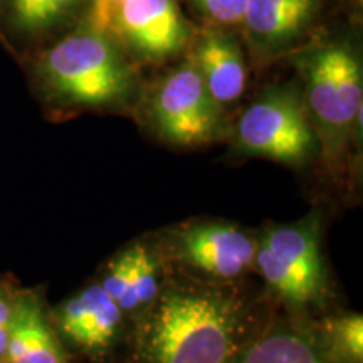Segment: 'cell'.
<instances>
[{
	"label": "cell",
	"instance_id": "obj_1",
	"mask_svg": "<svg viewBox=\"0 0 363 363\" xmlns=\"http://www.w3.org/2000/svg\"><path fill=\"white\" fill-rule=\"evenodd\" d=\"M145 311L140 363H238L247 345L249 308L233 289L179 283Z\"/></svg>",
	"mask_w": 363,
	"mask_h": 363
},
{
	"label": "cell",
	"instance_id": "obj_2",
	"mask_svg": "<svg viewBox=\"0 0 363 363\" xmlns=\"http://www.w3.org/2000/svg\"><path fill=\"white\" fill-rule=\"evenodd\" d=\"M30 71L45 103L56 108L116 106L136 86L120 43L83 24L39 48Z\"/></svg>",
	"mask_w": 363,
	"mask_h": 363
},
{
	"label": "cell",
	"instance_id": "obj_3",
	"mask_svg": "<svg viewBox=\"0 0 363 363\" xmlns=\"http://www.w3.org/2000/svg\"><path fill=\"white\" fill-rule=\"evenodd\" d=\"M306 79V110L325 143L337 148L362 128V66L355 49L338 40L308 51L299 61Z\"/></svg>",
	"mask_w": 363,
	"mask_h": 363
},
{
	"label": "cell",
	"instance_id": "obj_4",
	"mask_svg": "<svg viewBox=\"0 0 363 363\" xmlns=\"http://www.w3.org/2000/svg\"><path fill=\"white\" fill-rule=\"evenodd\" d=\"M315 128L305 103L294 91L272 89L240 116L238 147L247 155L299 167L313 155Z\"/></svg>",
	"mask_w": 363,
	"mask_h": 363
},
{
	"label": "cell",
	"instance_id": "obj_5",
	"mask_svg": "<svg viewBox=\"0 0 363 363\" xmlns=\"http://www.w3.org/2000/svg\"><path fill=\"white\" fill-rule=\"evenodd\" d=\"M254 264L279 296L294 305L316 301L323 291V257L318 239V220L274 225L256 247Z\"/></svg>",
	"mask_w": 363,
	"mask_h": 363
},
{
	"label": "cell",
	"instance_id": "obj_6",
	"mask_svg": "<svg viewBox=\"0 0 363 363\" xmlns=\"http://www.w3.org/2000/svg\"><path fill=\"white\" fill-rule=\"evenodd\" d=\"M220 110L190 61L165 76L152 98L157 131L179 147H197L216 140L222 128Z\"/></svg>",
	"mask_w": 363,
	"mask_h": 363
},
{
	"label": "cell",
	"instance_id": "obj_7",
	"mask_svg": "<svg viewBox=\"0 0 363 363\" xmlns=\"http://www.w3.org/2000/svg\"><path fill=\"white\" fill-rule=\"evenodd\" d=\"M111 35L121 48L148 61L174 56L189 43L190 27L175 0H126Z\"/></svg>",
	"mask_w": 363,
	"mask_h": 363
},
{
	"label": "cell",
	"instance_id": "obj_8",
	"mask_svg": "<svg viewBox=\"0 0 363 363\" xmlns=\"http://www.w3.org/2000/svg\"><path fill=\"white\" fill-rule=\"evenodd\" d=\"M257 242L225 222H201L175 235V252L194 269L214 279H234L254 264Z\"/></svg>",
	"mask_w": 363,
	"mask_h": 363
},
{
	"label": "cell",
	"instance_id": "obj_9",
	"mask_svg": "<svg viewBox=\"0 0 363 363\" xmlns=\"http://www.w3.org/2000/svg\"><path fill=\"white\" fill-rule=\"evenodd\" d=\"M325 0H247L240 27L256 52L276 56L311 33Z\"/></svg>",
	"mask_w": 363,
	"mask_h": 363
},
{
	"label": "cell",
	"instance_id": "obj_10",
	"mask_svg": "<svg viewBox=\"0 0 363 363\" xmlns=\"http://www.w3.org/2000/svg\"><path fill=\"white\" fill-rule=\"evenodd\" d=\"M89 0H0V30L24 48H43L81 24Z\"/></svg>",
	"mask_w": 363,
	"mask_h": 363
},
{
	"label": "cell",
	"instance_id": "obj_11",
	"mask_svg": "<svg viewBox=\"0 0 363 363\" xmlns=\"http://www.w3.org/2000/svg\"><path fill=\"white\" fill-rule=\"evenodd\" d=\"M56 325L72 345L89 353L106 350L120 331L123 311L101 284H91L56 310Z\"/></svg>",
	"mask_w": 363,
	"mask_h": 363
},
{
	"label": "cell",
	"instance_id": "obj_12",
	"mask_svg": "<svg viewBox=\"0 0 363 363\" xmlns=\"http://www.w3.org/2000/svg\"><path fill=\"white\" fill-rule=\"evenodd\" d=\"M0 363H67L38 293L17 291L11 333Z\"/></svg>",
	"mask_w": 363,
	"mask_h": 363
},
{
	"label": "cell",
	"instance_id": "obj_13",
	"mask_svg": "<svg viewBox=\"0 0 363 363\" xmlns=\"http://www.w3.org/2000/svg\"><path fill=\"white\" fill-rule=\"evenodd\" d=\"M190 62L219 106L233 104L246 88V62L233 34L212 29L199 35Z\"/></svg>",
	"mask_w": 363,
	"mask_h": 363
},
{
	"label": "cell",
	"instance_id": "obj_14",
	"mask_svg": "<svg viewBox=\"0 0 363 363\" xmlns=\"http://www.w3.org/2000/svg\"><path fill=\"white\" fill-rule=\"evenodd\" d=\"M238 363H331V360L308 335L296 330H278L247 343Z\"/></svg>",
	"mask_w": 363,
	"mask_h": 363
},
{
	"label": "cell",
	"instance_id": "obj_15",
	"mask_svg": "<svg viewBox=\"0 0 363 363\" xmlns=\"http://www.w3.org/2000/svg\"><path fill=\"white\" fill-rule=\"evenodd\" d=\"M99 284L121 311H138L133 289V247L126 249L111 262Z\"/></svg>",
	"mask_w": 363,
	"mask_h": 363
},
{
	"label": "cell",
	"instance_id": "obj_16",
	"mask_svg": "<svg viewBox=\"0 0 363 363\" xmlns=\"http://www.w3.org/2000/svg\"><path fill=\"white\" fill-rule=\"evenodd\" d=\"M330 357L345 363H362L363 358V318L347 315L337 318L328 326Z\"/></svg>",
	"mask_w": 363,
	"mask_h": 363
},
{
	"label": "cell",
	"instance_id": "obj_17",
	"mask_svg": "<svg viewBox=\"0 0 363 363\" xmlns=\"http://www.w3.org/2000/svg\"><path fill=\"white\" fill-rule=\"evenodd\" d=\"M133 289L138 310H145L160 293L157 259L147 247L133 246Z\"/></svg>",
	"mask_w": 363,
	"mask_h": 363
},
{
	"label": "cell",
	"instance_id": "obj_18",
	"mask_svg": "<svg viewBox=\"0 0 363 363\" xmlns=\"http://www.w3.org/2000/svg\"><path fill=\"white\" fill-rule=\"evenodd\" d=\"M206 19L217 26L240 27L247 0H190Z\"/></svg>",
	"mask_w": 363,
	"mask_h": 363
},
{
	"label": "cell",
	"instance_id": "obj_19",
	"mask_svg": "<svg viewBox=\"0 0 363 363\" xmlns=\"http://www.w3.org/2000/svg\"><path fill=\"white\" fill-rule=\"evenodd\" d=\"M126 0H89L88 11L81 24L111 35L113 24Z\"/></svg>",
	"mask_w": 363,
	"mask_h": 363
},
{
	"label": "cell",
	"instance_id": "obj_20",
	"mask_svg": "<svg viewBox=\"0 0 363 363\" xmlns=\"http://www.w3.org/2000/svg\"><path fill=\"white\" fill-rule=\"evenodd\" d=\"M17 291H12L6 283L0 281V360L6 353L9 333H11L13 306H16Z\"/></svg>",
	"mask_w": 363,
	"mask_h": 363
}]
</instances>
